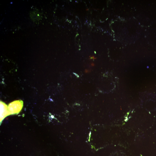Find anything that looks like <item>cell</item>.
Returning a JSON list of instances; mask_svg holds the SVG:
<instances>
[{
  "instance_id": "6da1fadb",
  "label": "cell",
  "mask_w": 156,
  "mask_h": 156,
  "mask_svg": "<svg viewBox=\"0 0 156 156\" xmlns=\"http://www.w3.org/2000/svg\"><path fill=\"white\" fill-rule=\"evenodd\" d=\"M74 74H75V75H76V76H77V77H79V76H77V75L76 73H74Z\"/></svg>"
},
{
  "instance_id": "7a4b0ae2",
  "label": "cell",
  "mask_w": 156,
  "mask_h": 156,
  "mask_svg": "<svg viewBox=\"0 0 156 156\" xmlns=\"http://www.w3.org/2000/svg\"><path fill=\"white\" fill-rule=\"evenodd\" d=\"M92 65L93 66L94 65V64L93 63H92Z\"/></svg>"
}]
</instances>
